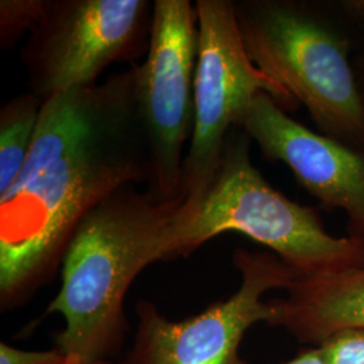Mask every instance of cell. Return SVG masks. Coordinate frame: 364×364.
<instances>
[{
    "mask_svg": "<svg viewBox=\"0 0 364 364\" xmlns=\"http://www.w3.org/2000/svg\"><path fill=\"white\" fill-rule=\"evenodd\" d=\"M58 127L38 169L0 197V304H25L58 272L81 220L127 183L151 180L136 65L58 96Z\"/></svg>",
    "mask_w": 364,
    "mask_h": 364,
    "instance_id": "cell-1",
    "label": "cell"
},
{
    "mask_svg": "<svg viewBox=\"0 0 364 364\" xmlns=\"http://www.w3.org/2000/svg\"><path fill=\"white\" fill-rule=\"evenodd\" d=\"M182 203L127 183L81 220L61 264V289L46 311L65 320L60 351L84 363H109L120 352L130 328L127 291L149 264L166 260L165 235Z\"/></svg>",
    "mask_w": 364,
    "mask_h": 364,
    "instance_id": "cell-2",
    "label": "cell"
},
{
    "mask_svg": "<svg viewBox=\"0 0 364 364\" xmlns=\"http://www.w3.org/2000/svg\"><path fill=\"white\" fill-rule=\"evenodd\" d=\"M250 144L242 129L230 131L215 178L193 204H182L166 231V259L189 257L209 239L237 232L270 248L297 277L364 267V245L329 234L312 208L273 188L252 165Z\"/></svg>",
    "mask_w": 364,
    "mask_h": 364,
    "instance_id": "cell-3",
    "label": "cell"
},
{
    "mask_svg": "<svg viewBox=\"0 0 364 364\" xmlns=\"http://www.w3.org/2000/svg\"><path fill=\"white\" fill-rule=\"evenodd\" d=\"M251 61L304 105L320 134L364 150V96L350 41L297 0L235 1Z\"/></svg>",
    "mask_w": 364,
    "mask_h": 364,
    "instance_id": "cell-4",
    "label": "cell"
},
{
    "mask_svg": "<svg viewBox=\"0 0 364 364\" xmlns=\"http://www.w3.org/2000/svg\"><path fill=\"white\" fill-rule=\"evenodd\" d=\"M198 53L195 126L183 162L181 198L191 205L207 191L220 166L230 131L239 127L259 93L285 111L299 103L251 61L236 18L235 1L197 0Z\"/></svg>",
    "mask_w": 364,
    "mask_h": 364,
    "instance_id": "cell-5",
    "label": "cell"
},
{
    "mask_svg": "<svg viewBox=\"0 0 364 364\" xmlns=\"http://www.w3.org/2000/svg\"><path fill=\"white\" fill-rule=\"evenodd\" d=\"M153 14L149 0H48L21 50L28 91L45 102L97 84L115 63L132 64L149 52Z\"/></svg>",
    "mask_w": 364,
    "mask_h": 364,
    "instance_id": "cell-6",
    "label": "cell"
},
{
    "mask_svg": "<svg viewBox=\"0 0 364 364\" xmlns=\"http://www.w3.org/2000/svg\"><path fill=\"white\" fill-rule=\"evenodd\" d=\"M234 266L242 279L237 291L192 317L173 321L141 299L134 343L120 364H248L239 355L245 335L273 318L270 301L262 297L287 290L297 275L273 252L239 248Z\"/></svg>",
    "mask_w": 364,
    "mask_h": 364,
    "instance_id": "cell-7",
    "label": "cell"
},
{
    "mask_svg": "<svg viewBox=\"0 0 364 364\" xmlns=\"http://www.w3.org/2000/svg\"><path fill=\"white\" fill-rule=\"evenodd\" d=\"M197 53L196 6L154 1L149 52L136 65V93L153 166L147 191L162 201L181 198L183 149L195 126Z\"/></svg>",
    "mask_w": 364,
    "mask_h": 364,
    "instance_id": "cell-8",
    "label": "cell"
},
{
    "mask_svg": "<svg viewBox=\"0 0 364 364\" xmlns=\"http://www.w3.org/2000/svg\"><path fill=\"white\" fill-rule=\"evenodd\" d=\"M239 129L263 156L281 161L306 192L347 216V236L364 245V150L305 127L269 93H259Z\"/></svg>",
    "mask_w": 364,
    "mask_h": 364,
    "instance_id": "cell-9",
    "label": "cell"
},
{
    "mask_svg": "<svg viewBox=\"0 0 364 364\" xmlns=\"http://www.w3.org/2000/svg\"><path fill=\"white\" fill-rule=\"evenodd\" d=\"M285 299H272L270 326L299 343L320 347L348 329H364V267L338 273L297 277Z\"/></svg>",
    "mask_w": 364,
    "mask_h": 364,
    "instance_id": "cell-10",
    "label": "cell"
},
{
    "mask_svg": "<svg viewBox=\"0 0 364 364\" xmlns=\"http://www.w3.org/2000/svg\"><path fill=\"white\" fill-rule=\"evenodd\" d=\"M42 105L38 96L28 91L0 109V197L10 192L26 165Z\"/></svg>",
    "mask_w": 364,
    "mask_h": 364,
    "instance_id": "cell-11",
    "label": "cell"
},
{
    "mask_svg": "<svg viewBox=\"0 0 364 364\" xmlns=\"http://www.w3.org/2000/svg\"><path fill=\"white\" fill-rule=\"evenodd\" d=\"M48 0H1L0 1V48L10 50L25 34L42 22Z\"/></svg>",
    "mask_w": 364,
    "mask_h": 364,
    "instance_id": "cell-12",
    "label": "cell"
},
{
    "mask_svg": "<svg viewBox=\"0 0 364 364\" xmlns=\"http://www.w3.org/2000/svg\"><path fill=\"white\" fill-rule=\"evenodd\" d=\"M328 364H364V329L338 332L320 346Z\"/></svg>",
    "mask_w": 364,
    "mask_h": 364,
    "instance_id": "cell-13",
    "label": "cell"
},
{
    "mask_svg": "<svg viewBox=\"0 0 364 364\" xmlns=\"http://www.w3.org/2000/svg\"><path fill=\"white\" fill-rule=\"evenodd\" d=\"M73 358L57 347L49 351H25L6 343L0 344V364H70Z\"/></svg>",
    "mask_w": 364,
    "mask_h": 364,
    "instance_id": "cell-14",
    "label": "cell"
},
{
    "mask_svg": "<svg viewBox=\"0 0 364 364\" xmlns=\"http://www.w3.org/2000/svg\"><path fill=\"white\" fill-rule=\"evenodd\" d=\"M281 364H328L320 347H312L311 350L299 353L291 360H287Z\"/></svg>",
    "mask_w": 364,
    "mask_h": 364,
    "instance_id": "cell-15",
    "label": "cell"
},
{
    "mask_svg": "<svg viewBox=\"0 0 364 364\" xmlns=\"http://www.w3.org/2000/svg\"><path fill=\"white\" fill-rule=\"evenodd\" d=\"M70 364H109V363H84V362H81V360H78V359H73L72 360V363Z\"/></svg>",
    "mask_w": 364,
    "mask_h": 364,
    "instance_id": "cell-16",
    "label": "cell"
},
{
    "mask_svg": "<svg viewBox=\"0 0 364 364\" xmlns=\"http://www.w3.org/2000/svg\"><path fill=\"white\" fill-rule=\"evenodd\" d=\"M360 90H362V92H363V96H364V70H363V78H362V82H360Z\"/></svg>",
    "mask_w": 364,
    "mask_h": 364,
    "instance_id": "cell-17",
    "label": "cell"
}]
</instances>
